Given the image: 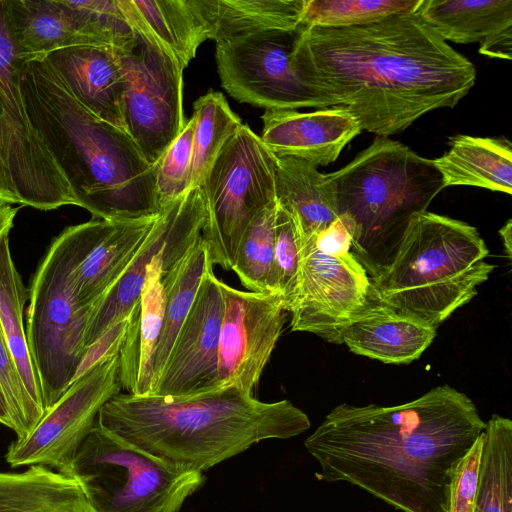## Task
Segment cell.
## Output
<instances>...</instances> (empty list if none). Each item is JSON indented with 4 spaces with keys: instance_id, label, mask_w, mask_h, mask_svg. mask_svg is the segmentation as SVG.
Wrapping results in <instances>:
<instances>
[{
    "instance_id": "6da1fadb",
    "label": "cell",
    "mask_w": 512,
    "mask_h": 512,
    "mask_svg": "<svg viewBox=\"0 0 512 512\" xmlns=\"http://www.w3.org/2000/svg\"><path fill=\"white\" fill-rule=\"evenodd\" d=\"M291 64L326 107L347 109L380 137L455 107L476 81L472 62L416 12L350 27L301 24Z\"/></svg>"
},
{
    "instance_id": "7a4b0ae2",
    "label": "cell",
    "mask_w": 512,
    "mask_h": 512,
    "mask_svg": "<svg viewBox=\"0 0 512 512\" xmlns=\"http://www.w3.org/2000/svg\"><path fill=\"white\" fill-rule=\"evenodd\" d=\"M486 422L449 385L394 406L342 403L306 438L318 478L346 482L401 512H447L454 472Z\"/></svg>"
},
{
    "instance_id": "3957f363",
    "label": "cell",
    "mask_w": 512,
    "mask_h": 512,
    "mask_svg": "<svg viewBox=\"0 0 512 512\" xmlns=\"http://www.w3.org/2000/svg\"><path fill=\"white\" fill-rule=\"evenodd\" d=\"M19 83L29 120L77 206L109 221L160 213L156 165L126 131L77 102L40 57L21 60Z\"/></svg>"
},
{
    "instance_id": "277c9868",
    "label": "cell",
    "mask_w": 512,
    "mask_h": 512,
    "mask_svg": "<svg viewBox=\"0 0 512 512\" xmlns=\"http://www.w3.org/2000/svg\"><path fill=\"white\" fill-rule=\"evenodd\" d=\"M96 422L173 466L199 472L260 441L289 439L311 426L289 400L262 402L235 386L180 398L120 392Z\"/></svg>"
},
{
    "instance_id": "5b68a950",
    "label": "cell",
    "mask_w": 512,
    "mask_h": 512,
    "mask_svg": "<svg viewBox=\"0 0 512 512\" xmlns=\"http://www.w3.org/2000/svg\"><path fill=\"white\" fill-rule=\"evenodd\" d=\"M488 255L474 226L425 211L410 220L370 292L395 313L437 329L488 280L495 268L484 260Z\"/></svg>"
},
{
    "instance_id": "8992f818",
    "label": "cell",
    "mask_w": 512,
    "mask_h": 512,
    "mask_svg": "<svg viewBox=\"0 0 512 512\" xmlns=\"http://www.w3.org/2000/svg\"><path fill=\"white\" fill-rule=\"evenodd\" d=\"M326 175L335 188L338 215L352 224L351 253L370 280L391 263L410 220L444 189L431 159L380 136Z\"/></svg>"
},
{
    "instance_id": "52a82bcc",
    "label": "cell",
    "mask_w": 512,
    "mask_h": 512,
    "mask_svg": "<svg viewBox=\"0 0 512 512\" xmlns=\"http://www.w3.org/2000/svg\"><path fill=\"white\" fill-rule=\"evenodd\" d=\"M63 474L95 512H177L202 486V472L173 466L97 422Z\"/></svg>"
},
{
    "instance_id": "ba28073f",
    "label": "cell",
    "mask_w": 512,
    "mask_h": 512,
    "mask_svg": "<svg viewBox=\"0 0 512 512\" xmlns=\"http://www.w3.org/2000/svg\"><path fill=\"white\" fill-rule=\"evenodd\" d=\"M72 254L69 226L51 242L28 289L26 337L45 412L73 383L92 314L74 297L69 277Z\"/></svg>"
},
{
    "instance_id": "9c48e42d",
    "label": "cell",
    "mask_w": 512,
    "mask_h": 512,
    "mask_svg": "<svg viewBox=\"0 0 512 512\" xmlns=\"http://www.w3.org/2000/svg\"><path fill=\"white\" fill-rule=\"evenodd\" d=\"M275 166L276 156L247 124L221 149L201 185L206 211L201 236L213 265L232 270L244 232L276 204Z\"/></svg>"
},
{
    "instance_id": "30bf717a",
    "label": "cell",
    "mask_w": 512,
    "mask_h": 512,
    "mask_svg": "<svg viewBox=\"0 0 512 512\" xmlns=\"http://www.w3.org/2000/svg\"><path fill=\"white\" fill-rule=\"evenodd\" d=\"M134 36L115 47L125 80V130L151 165L185 127L183 68L149 35Z\"/></svg>"
},
{
    "instance_id": "8fae6325",
    "label": "cell",
    "mask_w": 512,
    "mask_h": 512,
    "mask_svg": "<svg viewBox=\"0 0 512 512\" xmlns=\"http://www.w3.org/2000/svg\"><path fill=\"white\" fill-rule=\"evenodd\" d=\"M23 57L0 0V154L19 204L39 210L76 205L72 191L27 115L19 83Z\"/></svg>"
},
{
    "instance_id": "7c38bea8",
    "label": "cell",
    "mask_w": 512,
    "mask_h": 512,
    "mask_svg": "<svg viewBox=\"0 0 512 512\" xmlns=\"http://www.w3.org/2000/svg\"><path fill=\"white\" fill-rule=\"evenodd\" d=\"M301 30H270L216 42L221 85L241 103L265 110L325 108L297 77L291 56Z\"/></svg>"
},
{
    "instance_id": "4fadbf2b",
    "label": "cell",
    "mask_w": 512,
    "mask_h": 512,
    "mask_svg": "<svg viewBox=\"0 0 512 512\" xmlns=\"http://www.w3.org/2000/svg\"><path fill=\"white\" fill-rule=\"evenodd\" d=\"M119 353L76 379L5 458L12 468L42 465L63 473L96 423L101 407L120 393Z\"/></svg>"
},
{
    "instance_id": "5bb4252c",
    "label": "cell",
    "mask_w": 512,
    "mask_h": 512,
    "mask_svg": "<svg viewBox=\"0 0 512 512\" xmlns=\"http://www.w3.org/2000/svg\"><path fill=\"white\" fill-rule=\"evenodd\" d=\"M314 238H300L296 289L288 311L291 329L334 343L337 331L368 303L370 278L351 252L323 254Z\"/></svg>"
},
{
    "instance_id": "9a60e30c",
    "label": "cell",
    "mask_w": 512,
    "mask_h": 512,
    "mask_svg": "<svg viewBox=\"0 0 512 512\" xmlns=\"http://www.w3.org/2000/svg\"><path fill=\"white\" fill-rule=\"evenodd\" d=\"M223 315L218 343L219 389L253 393L286 322L282 298L273 292H245L222 280Z\"/></svg>"
},
{
    "instance_id": "2e32d148",
    "label": "cell",
    "mask_w": 512,
    "mask_h": 512,
    "mask_svg": "<svg viewBox=\"0 0 512 512\" xmlns=\"http://www.w3.org/2000/svg\"><path fill=\"white\" fill-rule=\"evenodd\" d=\"M223 295L214 266L203 275L151 395L190 397L219 389L218 343Z\"/></svg>"
},
{
    "instance_id": "e0dca14e",
    "label": "cell",
    "mask_w": 512,
    "mask_h": 512,
    "mask_svg": "<svg viewBox=\"0 0 512 512\" xmlns=\"http://www.w3.org/2000/svg\"><path fill=\"white\" fill-rule=\"evenodd\" d=\"M206 211L201 187L161 207L139 252L112 289L94 306L84 337V347L92 344L116 321L128 316L139 301L148 266L163 250L194 242L202 232Z\"/></svg>"
},
{
    "instance_id": "ac0fdd59",
    "label": "cell",
    "mask_w": 512,
    "mask_h": 512,
    "mask_svg": "<svg viewBox=\"0 0 512 512\" xmlns=\"http://www.w3.org/2000/svg\"><path fill=\"white\" fill-rule=\"evenodd\" d=\"M158 216V215H157ZM156 217L129 221L94 218L73 225V254L69 277L77 303L94 306L128 269Z\"/></svg>"
},
{
    "instance_id": "d6986e66",
    "label": "cell",
    "mask_w": 512,
    "mask_h": 512,
    "mask_svg": "<svg viewBox=\"0 0 512 512\" xmlns=\"http://www.w3.org/2000/svg\"><path fill=\"white\" fill-rule=\"evenodd\" d=\"M261 119L260 138L276 157H294L316 167L335 162L362 132L354 115L340 106L311 112L265 110Z\"/></svg>"
},
{
    "instance_id": "ffe728a7",
    "label": "cell",
    "mask_w": 512,
    "mask_h": 512,
    "mask_svg": "<svg viewBox=\"0 0 512 512\" xmlns=\"http://www.w3.org/2000/svg\"><path fill=\"white\" fill-rule=\"evenodd\" d=\"M194 242L177 244L161 251L148 266L142 293L131 312L130 324L119 351V379L121 387L129 394H151L154 355L166 304L162 275Z\"/></svg>"
},
{
    "instance_id": "44dd1931",
    "label": "cell",
    "mask_w": 512,
    "mask_h": 512,
    "mask_svg": "<svg viewBox=\"0 0 512 512\" xmlns=\"http://www.w3.org/2000/svg\"><path fill=\"white\" fill-rule=\"evenodd\" d=\"M42 58L68 93L99 119L125 130V80L115 47L73 46Z\"/></svg>"
},
{
    "instance_id": "7402d4cb",
    "label": "cell",
    "mask_w": 512,
    "mask_h": 512,
    "mask_svg": "<svg viewBox=\"0 0 512 512\" xmlns=\"http://www.w3.org/2000/svg\"><path fill=\"white\" fill-rule=\"evenodd\" d=\"M436 329L399 315L370 292L365 307L336 333L334 344L386 364H409L431 345Z\"/></svg>"
},
{
    "instance_id": "603a6c76",
    "label": "cell",
    "mask_w": 512,
    "mask_h": 512,
    "mask_svg": "<svg viewBox=\"0 0 512 512\" xmlns=\"http://www.w3.org/2000/svg\"><path fill=\"white\" fill-rule=\"evenodd\" d=\"M4 7L23 58L73 46H98L68 0H4Z\"/></svg>"
},
{
    "instance_id": "cb8c5ba5",
    "label": "cell",
    "mask_w": 512,
    "mask_h": 512,
    "mask_svg": "<svg viewBox=\"0 0 512 512\" xmlns=\"http://www.w3.org/2000/svg\"><path fill=\"white\" fill-rule=\"evenodd\" d=\"M448 145L443 155L431 160L443 188L472 186L511 194L512 144L506 137L458 134Z\"/></svg>"
},
{
    "instance_id": "d4e9b609",
    "label": "cell",
    "mask_w": 512,
    "mask_h": 512,
    "mask_svg": "<svg viewBox=\"0 0 512 512\" xmlns=\"http://www.w3.org/2000/svg\"><path fill=\"white\" fill-rule=\"evenodd\" d=\"M277 203L294 218L301 239L316 236L337 217L336 192L326 174L294 157H276Z\"/></svg>"
},
{
    "instance_id": "484cf974",
    "label": "cell",
    "mask_w": 512,
    "mask_h": 512,
    "mask_svg": "<svg viewBox=\"0 0 512 512\" xmlns=\"http://www.w3.org/2000/svg\"><path fill=\"white\" fill-rule=\"evenodd\" d=\"M215 42L270 30H294L303 22L307 0H191Z\"/></svg>"
},
{
    "instance_id": "4316f807",
    "label": "cell",
    "mask_w": 512,
    "mask_h": 512,
    "mask_svg": "<svg viewBox=\"0 0 512 512\" xmlns=\"http://www.w3.org/2000/svg\"><path fill=\"white\" fill-rule=\"evenodd\" d=\"M133 29L152 37L185 69L208 33L191 0H119Z\"/></svg>"
},
{
    "instance_id": "83f0119b",
    "label": "cell",
    "mask_w": 512,
    "mask_h": 512,
    "mask_svg": "<svg viewBox=\"0 0 512 512\" xmlns=\"http://www.w3.org/2000/svg\"><path fill=\"white\" fill-rule=\"evenodd\" d=\"M0 512H95L78 482L42 465L0 472Z\"/></svg>"
},
{
    "instance_id": "f1b7e54d",
    "label": "cell",
    "mask_w": 512,
    "mask_h": 512,
    "mask_svg": "<svg viewBox=\"0 0 512 512\" xmlns=\"http://www.w3.org/2000/svg\"><path fill=\"white\" fill-rule=\"evenodd\" d=\"M416 13L446 42L482 43L512 27V0H421Z\"/></svg>"
},
{
    "instance_id": "f546056e",
    "label": "cell",
    "mask_w": 512,
    "mask_h": 512,
    "mask_svg": "<svg viewBox=\"0 0 512 512\" xmlns=\"http://www.w3.org/2000/svg\"><path fill=\"white\" fill-rule=\"evenodd\" d=\"M211 266L214 265L208 246L200 235L186 253L162 275L166 304L162 330L154 355L151 394L191 309L201 279Z\"/></svg>"
},
{
    "instance_id": "4dcf8cb0",
    "label": "cell",
    "mask_w": 512,
    "mask_h": 512,
    "mask_svg": "<svg viewBox=\"0 0 512 512\" xmlns=\"http://www.w3.org/2000/svg\"><path fill=\"white\" fill-rule=\"evenodd\" d=\"M28 299L29 292L12 260L9 233H6L0 238V326L25 389L45 413L24 328V305Z\"/></svg>"
},
{
    "instance_id": "1f68e13d",
    "label": "cell",
    "mask_w": 512,
    "mask_h": 512,
    "mask_svg": "<svg viewBox=\"0 0 512 512\" xmlns=\"http://www.w3.org/2000/svg\"><path fill=\"white\" fill-rule=\"evenodd\" d=\"M473 512H512V421L497 414L484 429Z\"/></svg>"
},
{
    "instance_id": "d6a6232c",
    "label": "cell",
    "mask_w": 512,
    "mask_h": 512,
    "mask_svg": "<svg viewBox=\"0 0 512 512\" xmlns=\"http://www.w3.org/2000/svg\"><path fill=\"white\" fill-rule=\"evenodd\" d=\"M193 134L190 188L201 187L226 142L242 126L224 95L209 91L193 104Z\"/></svg>"
},
{
    "instance_id": "836d02e7",
    "label": "cell",
    "mask_w": 512,
    "mask_h": 512,
    "mask_svg": "<svg viewBox=\"0 0 512 512\" xmlns=\"http://www.w3.org/2000/svg\"><path fill=\"white\" fill-rule=\"evenodd\" d=\"M276 204L265 208L244 232L232 271L252 292H271Z\"/></svg>"
},
{
    "instance_id": "e575fe53",
    "label": "cell",
    "mask_w": 512,
    "mask_h": 512,
    "mask_svg": "<svg viewBox=\"0 0 512 512\" xmlns=\"http://www.w3.org/2000/svg\"><path fill=\"white\" fill-rule=\"evenodd\" d=\"M421 0H307L302 24L350 27L415 13Z\"/></svg>"
},
{
    "instance_id": "d590c367",
    "label": "cell",
    "mask_w": 512,
    "mask_h": 512,
    "mask_svg": "<svg viewBox=\"0 0 512 512\" xmlns=\"http://www.w3.org/2000/svg\"><path fill=\"white\" fill-rule=\"evenodd\" d=\"M300 235L294 218L277 203L271 292L278 294L289 311L298 274Z\"/></svg>"
},
{
    "instance_id": "8d00e7d4",
    "label": "cell",
    "mask_w": 512,
    "mask_h": 512,
    "mask_svg": "<svg viewBox=\"0 0 512 512\" xmlns=\"http://www.w3.org/2000/svg\"><path fill=\"white\" fill-rule=\"evenodd\" d=\"M192 116L156 164V187L160 207L190 188L193 134Z\"/></svg>"
},
{
    "instance_id": "74e56055",
    "label": "cell",
    "mask_w": 512,
    "mask_h": 512,
    "mask_svg": "<svg viewBox=\"0 0 512 512\" xmlns=\"http://www.w3.org/2000/svg\"><path fill=\"white\" fill-rule=\"evenodd\" d=\"M0 385L8 403L13 431L26 436L44 415L30 398L16 368L0 326Z\"/></svg>"
},
{
    "instance_id": "f35d334b",
    "label": "cell",
    "mask_w": 512,
    "mask_h": 512,
    "mask_svg": "<svg viewBox=\"0 0 512 512\" xmlns=\"http://www.w3.org/2000/svg\"><path fill=\"white\" fill-rule=\"evenodd\" d=\"M484 432L459 462L449 490L447 512H473L480 474Z\"/></svg>"
},
{
    "instance_id": "ab89813d",
    "label": "cell",
    "mask_w": 512,
    "mask_h": 512,
    "mask_svg": "<svg viewBox=\"0 0 512 512\" xmlns=\"http://www.w3.org/2000/svg\"><path fill=\"white\" fill-rule=\"evenodd\" d=\"M130 320L131 313L116 321L99 338L86 347L83 358L75 373L73 382L101 361L119 353L125 339Z\"/></svg>"
},
{
    "instance_id": "60d3db41",
    "label": "cell",
    "mask_w": 512,
    "mask_h": 512,
    "mask_svg": "<svg viewBox=\"0 0 512 512\" xmlns=\"http://www.w3.org/2000/svg\"><path fill=\"white\" fill-rule=\"evenodd\" d=\"M353 228L344 215L338 217L314 238L316 248L329 256H341L351 252Z\"/></svg>"
},
{
    "instance_id": "b9f144b4",
    "label": "cell",
    "mask_w": 512,
    "mask_h": 512,
    "mask_svg": "<svg viewBox=\"0 0 512 512\" xmlns=\"http://www.w3.org/2000/svg\"><path fill=\"white\" fill-rule=\"evenodd\" d=\"M479 53L491 58L510 60L512 56V27L497 32L480 43Z\"/></svg>"
},
{
    "instance_id": "7bdbcfd3",
    "label": "cell",
    "mask_w": 512,
    "mask_h": 512,
    "mask_svg": "<svg viewBox=\"0 0 512 512\" xmlns=\"http://www.w3.org/2000/svg\"><path fill=\"white\" fill-rule=\"evenodd\" d=\"M0 200L10 204L19 203L8 169L0 154Z\"/></svg>"
},
{
    "instance_id": "ee69618b",
    "label": "cell",
    "mask_w": 512,
    "mask_h": 512,
    "mask_svg": "<svg viewBox=\"0 0 512 512\" xmlns=\"http://www.w3.org/2000/svg\"><path fill=\"white\" fill-rule=\"evenodd\" d=\"M17 211L18 208L13 207L12 204L0 200V238L10 232Z\"/></svg>"
},
{
    "instance_id": "f6af8a7d",
    "label": "cell",
    "mask_w": 512,
    "mask_h": 512,
    "mask_svg": "<svg viewBox=\"0 0 512 512\" xmlns=\"http://www.w3.org/2000/svg\"><path fill=\"white\" fill-rule=\"evenodd\" d=\"M499 235L503 241L505 253L511 261L512 259V220L508 219L507 222L500 228Z\"/></svg>"
},
{
    "instance_id": "bcb514c9",
    "label": "cell",
    "mask_w": 512,
    "mask_h": 512,
    "mask_svg": "<svg viewBox=\"0 0 512 512\" xmlns=\"http://www.w3.org/2000/svg\"><path fill=\"white\" fill-rule=\"evenodd\" d=\"M0 424L13 430V423L10 416L8 403L0 385Z\"/></svg>"
}]
</instances>
